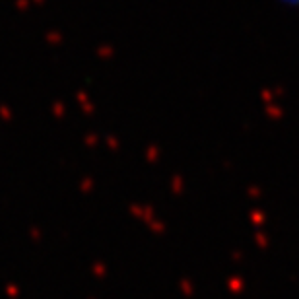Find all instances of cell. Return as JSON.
Segmentation results:
<instances>
[{"mask_svg":"<svg viewBox=\"0 0 299 299\" xmlns=\"http://www.w3.org/2000/svg\"><path fill=\"white\" fill-rule=\"evenodd\" d=\"M276 4L284 10H290V12H298L299 10V0H276Z\"/></svg>","mask_w":299,"mask_h":299,"instance_id":"cell-1","label":"cell"}]
</instances>
